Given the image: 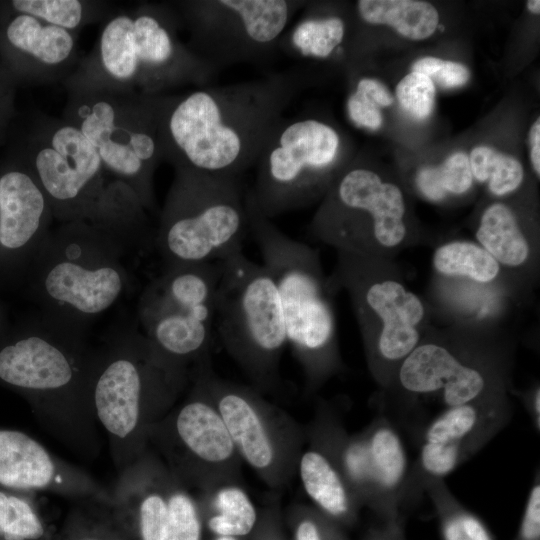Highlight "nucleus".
<instances>
[{"mask_svg":"<svg viewBox=\"0 0 540 540\" xmlns=\"http://www.w3.org/2000/svg\"><path fill=\"white\" fill-rule=\"evenodd\" d=\"M328 285L330 290L336 285L349 290L362 323L377 321L379 327L364 330L368 360L376 379L388 387L400 364L422 342V300L395 279L377 278L367 259L343 253Z\"/></svg>","mask_w":540,"mask_h":540,"instance_id":"dca6fc26","label":"nucleus"},{"mask_svg":"<svg viewBox=\"0 0 540 540\" xmlns=\"http://www.w3.org/2000/svg\"><path fill=\"white\" fill-rule=\"evenodd\" d=\"M96 352L87 327L40 310L0 336V386L20 395L51 436L86 460L101 451L91 401Z\"/></svg>","mask_w":540,"mask_h":540,"instance_id":"f03ea898","label":"nucleus"},{"mask_svg":"<svg viewBox=\"0 0 540 540\" xmlns=\"http://www.w3.org/2000/svg\"><path fill=\"white\" fill-rule=\"evenodd\" d=\"M297 466L305 492L329 515L344 517L359 503L335 462L316 443L299 456Z\"/></svg>","mask_w":540,"mask_h":540,"instance_id":"393cba45","label":"nucleus"},{"mask_svg":"<svg viewBox=\"0 0 540 540\" xmlns=\"http://www.w3.org/2000/svg\"><path fill=\"white\" fill-rule=\"evenodd\" d=\"M506 376V363L498 354L422 341L388 385L395 387L398 397L394 418L417 440L430 420V407H439L440 412L507 399Z\"/></svg>","mask_w":540,"mask_h":540,"instance_id":"9b49d317","label":"nucleus"},{"mask_svg":"<svg viewBox=\"0 0 540 540\" xmlns=\"http://www.w3.org/2000/svg\"><path fill=\"white\" fill-rule=\"evenodd\" d=\"M343 150L339 132L328 122L284 116L257 158L255 183L247 195L269 219L305 207L335 181Z\"/></svg>","mask_w":540,"mask_h":540,"instance_id":"f8f14e48","label":"nucleus"},{"mask_svg":"<svg viewBox=\"0 0 540 540\" xmlns=\"http://www.w3.org/2000/svg\"><path fill=\"white\" fill-rule=\"evenodd\" d=\"M507 399L446 408L422 429L418 455L410 465L404 503L415 502L427 482L443 479L476 454L509 422Z\"/></svg>","mask_w":540,"mask_h":540,"instance_id":"aec40b11","label":"nucleus"},{"mask_svg":"<svg viewBox=\"0 0 540 540\" xmlns=\"http://www.w3.org/2000/svg\"><path fill=\"white\" fill-rule=\"evenodd\" d=\"M527 8L533 14L540 13V1L539 0H529L527 1Z\"/></svg>","mask_w":540,"mask_h":540,"instance_id":"09e8293b","label":"nucleus"},{"mask_svg":"<svg viewBox=\"0 0 540 540\" xmlns=\"http://www.w3.org/2000/svg\"><path fill=\"white\" fill-rule=\"evenodd\" d=\"M438 168L442 186L447 193L464 194L471 188L473 176L467 154L453 153Z\"/></svg>","mask_w":540,"mask_h":540,"instance_id":"4c0bfd02","label":"nucleus"},{"mask_svg":"<svg viewBox=\"0 0 540 540\" xmlns=\"http://www.w3.org/2000/svg\"><path fill=\"white\" fill-rule=\"evenodd\" d=\"M355 91L367 97L379 108L382 106H389L394 101V98L387 87L373 78H361L356 84Z\"/></svg>","mask_w":540,"mask_h":540,"instance_id":"79ce46f5","label":"nucleus"},{"mask_svg":"<svg viewBox=\"0 0 540 540\" xmlns=\"http://www.w3.org/2000/svg\"><path fill=\"white\" fill-rule=\"evenodd\" d=\"M475 236L501 267L519 269L530 261L532 244L512 209L504 203H493L484 210Z\"/></svg>","mask_w":540,"mask_h":540,"instance_id":"bb28decb","label":"nucleus"},{"mask_svg":"<svg viewBox=\"0 0 540 540\" xmlns=\"http://www.w3.org/2000/svg\"><path fill=\"white\" fill-rule=\"evenodd\" d=\"M249 231L280 298L287 343L317 387L340 367L334 311L318 254L284 234L246 195Z\"/></svg>","mask_w":540,"mask_h":540,"instance_id":"0eeeda50","label":"nucleus"},{"mask_svg":"<svg viewBox=\"0 0 540 540\" xmlns=\"http://www.w3.org/2000/svg\"><path fill=\"white\" fill-rule=\"evenodd\" d=\"M357 12L368 24H385L412 40L430 37L436 30L439 15L436 8L417 0H360Z\"/></svg>","mask_w":540,"mask_h":540,"instance_id":"c85d7f7f","label":"nucleus"},{"mask_svg":"<svg viewBox=\"0 0 540 540\" xmlns=\"http://www.w3.org/2000/svg\"><path fill=\"white\" fill-rule=\"evenodd\" d=\"M214 328L220 342L260 389L278 381V367L287 344L275 282L262 264L242 249L219 260Z\"/></svg>","mask_w":540,"mask_h":540,"instance_id":"1a4fd4ad","label":"nucleus"},{"mask_svg":"<svg viewBox=\"0 0 540 540\" xmlns=\"http://www.w3.org/2000/svg\"><path fill=\"white\" fill-rule=\"evenodd\" d=\"M469 157L472 176L479 182H488L496 196L515 191L523 181V167L514 157L487 147H475Z\"/></svg>","mask_w":540,"mask_h":540,"instance_id":"c9c22d12","label":"nucleus"},{"mask_svg":"<svg viewBox=\"0 0 540 540\" xmlns=\"http://www.w3.org/2000/svg\"><path fill=\"white\" fill-rule=\"evenodd\" d=\"M434 269L442 276L466 278L479 284L497 279L501 266L477 242L455 240L440 245L433 254Z\"/></svg>","mask_w":540,"mask_h":540,"instance_id":"2f4dec72","label":"nucleus"},{"mask_svg":"<svg viewBox=\"0 0 540 540\" xmlns=\"http://www.w3.org/2000/svg\"><path fill=\"white\" fill-rule=\"evenodd\" d=\"M524 405L528 411L534 429L540 431V388L535 385L524 397Z\"/></svg>","mask_w":540,"mask_h":540,"instance_id":"c03bdc74","label":"nucleus"},{"mask_svg":"<svg viewBox=\"0 0 540 540\" xmlns=\"http://www.w3.org/2000/svg\"><path fill=\"white\" fill-rule=\"evenodd\" d=\"M347 112L350 120L359 127L376 130L383 122L380 108L355 90L348 97Z\"/></svg>","mask_w":540,"mask_h":540,"instance_id":"58836bf2","label":"nucleus"},{"mask_svg":"<svg viewBox=\"0 0 540 540\" xmlns=\"http://www.w3.org/2000/svg\"><path fill=\"white\" fill-rule=\"evenodd\" d=\"M6 4L16 12L76 33L88 25L103 23L117 9L112 2L95 0H12Z\"/></svg>","mask_w":540,"mask_h":540,"instance_id":"7c9ffc66","label":"nucleus"},{"mask_svg":"<svg viewBox=\"0 0 540 540\" xmlns=\"http://www.w3.org/2000/svg\"><path fill=\"white\" fill-rule=\"evenodd\" d=\"M36 495L0 487V540H54L58 528Z\"/></svg>","mask_w":540,"mask_h":540,"instance_id":"c756f323","label":"nucleus"},{"mask_svg":"<svg viewBox=\"0 0 540 540\" xmlns=\"http://www.w3.org/2000/svg\"><path fill=\"white\" fill-rule=\"evenodd\" d=\"M204 490L215 512L208 521L214 533L235 538L252 530L256 510L243 488L232 482H223Z\"/></svg>","mask_w":540,"mask_h":540,"instance_id":"72a5a7b5","label":"nucleus"},{"mask_svg":"<svg viewBox=\"0 0 540 540\" xmlns=\"http://www.w3.org/2000/svg\"><path fill=\"white\" fill-rule=\"evenodd\" d=\"M62 118L92 144L107 171L157 212L154 174L163 162L154 96L68 93Z\"/></svg>","mask_w":540,"mask_h":540,"instance_id":"9d476101","label":"nucleus"},{"mask_svg":"<svg viewBox=\"0 0 540 540\" xmlns=\"http://www.w3.org/2000/svg\"><path fill=\"white\" fill-rule=\"evenodd\" d=\"M187 46L216 69L262 63L278 50L286 28L305 5L296 0H180L170 2Z\"/></svg>","mask_w":540,"mask_h":540,"instance_id":"4468645a","label":"nucleus"},{"mask_svg":"<svg viewBox=\"0 0 540 540\" xmlns=\"http://www.w3.org/2000/svg\"><path fill=\"white\" fill-rule=\"evenodd\" d=\"M223 419L236 451L271 485L286 479L295 455L289 428L255 391L215 378L209 364L196 369Z\"/></svg>","mask_w":540,"mask_h":540,"instance_id":"6ab92c4d","label":"nucleus"},{"mask_svg":"<svg viewBox=\"0 0 540 540\" xmlns=\"http://www.w3.org/2000/svg\"><path fill=\"white\" fill-rule=\"evenodd\" d=\"M191 383L183 402L151 428L148 440L186 486L207 489L231 482L240 457L196 369Z\"/></svg>","mask_w":540,"mask_h":540,"instance_id":"f3484780","label":"nucleus"},{"mask_svg":"<svg viewBox=\"0 0 540 540\" xmlns=\"http://www.w3.org/2000/svg\"><path fill=\"white\" fill-rule=\"evenodd\" d=\"M174 171L153 233L164 267L217 262L242 249L249 218L240 177Z\"/></svg>","mask_w":540,"mask_h":540,"instance_id":"6e6552de","label":"nucleus"},{"mask_svg":"<svg viewBox=\"0 0 540 540\" xmlns=\"http://www.w3.org/2000/svg\"><path fill=\"white\" fill-rule=\"evenodd\" d=\"M19 156L45 193L54 220L92 225L128 252L152 243L148 212L137 195L107 171L92 144L63 118L36 116Z\"/></svg>","mask_w":540,"mask_h":540,"instance_id":"20e7f679","label":"nucleus"},{"mask_svg":"<svg viewBox=\"0 0 540 540\" xmlns=\"http://www.w3.org/2000/svg\"><path fill=\"white\" fill-rule=\"evenodd\" d=\"M301 86L296 72L154 96L163 161L237 176L253 166Z\"/></svg>","mask_w":540,"mask_h":540,"instance_id":"f257e3e1","label":"nucleus"},{"mask_svg":"<svg viewBox=\"0 0 540 540\" xmlns=\"http://www.w3.org/2000/svg\"><path fill=\"white\" fill-rule=\"evenodd\" d=\"M470 78V72L466 66L454 61L442 60L436 73L431 78L444 88H456L463 86Z\"/></svg>","mask_w":540,"mask_h":540,"instance_id":"ea45409f","label":"nucleus"},{"mask_svg":"<svg viewBox=\"0 0 540 540\" xmlns=\"http://www.w3.org/2000/svg\"><path fill=\"white\" fill-rule=\"evenodd\" d=\"M366 440L373 495L371 504L394 514L404 502L410 464L396 425L385 415L377 417L363 432Z\"/></svg>","mask_w":540,"mask_h":540,"instance_id":"b1692460","label":"nucleus"},{"mask_svg":"<svg viewBox=\"0 0 540 540\" xmlns=\"http://www.w3.org/2000/svg\"><path fill=\"white\" fill-rule=\"evenodd\" d=\"M216 540H236L234 537H226V536H220Z\"/></svg>","mask_w":540,"mask_h":540,"instance_id":"8fccbe9b","label":"nucleus"},{"mask_svg":"<svg viewBox=\"0 0 540 540\" xmlns=\"http://www.w3.org/2000/svg\"><path fill=\"white\" fill-rule=\"evenodd\" d=\"M530 159L537 176L540 175V118L534 122L529 133Z\"/></svg>","mask_w":540,"mask_h":540,"instance_id":"a18cd8bd","label":"nucleus"},{"mask_svg":"<svg viewBox=\"0 0 540 540\" xmlns=\"http://www.w3.org/2000/svg\"><path fill=\"white\" fill-rule=\"evenodd\" d=\"M54 217L45 193L17 156L0 165V286L24 285Z\"/></svg>","mask_w":540,"mask_h":540,"instance_id":"412c9836","label":"nucleus"},{"mask_svg":"<svg viewBox=\"0 0 540 540\" xmlns=\"http://www.w3.org/2000/svg\"><path fill=\"white\" fill-rule=\"evenodd\" d=\"M0 55L14 82L33 85L63 82L78 61L79 33L57 27L2 4Z\"/></svg>","mask_w":540,"mask_h":540,"instance_id":"4be33fe9","label":"nucleus"},{"mask_svg":"<svg viewBox=\"0 0 540 540\" xmlns=\"http://www.w3.org/2000/svg\"><path fill=\"white\" fill-rule=\"evenodd\" d=\"M54 540H131L115 519L109 502L75 501Z\"/></svg>","mask_w":540,"mask_h":540,"instance_id":"473e14b6","label":"nucleus"},{"mask_svg":"<svg viewBox=\"0 0 540 540\" xmlns=\"http://www.w3.org/2000/svg\"><path fill=\"white\" fill-rule=\"evenodd\" d=\"M109 489L111 511L131 540H200L198 503L149 448Z\"/></svg>","mask_w":540,"mask_h":540,"instance_id":"a211bd4d","label":"nucleus"},{"mask_svg":"<svg viewBox=\"0 0 540 540\" xmlns=\"http://www.w3.org/2000/svg\"><path fill=\"white\" fill-rule=\"evenodd\" d=\"M425 493L441 516L445 540H491L487 528L457 501L443 479L427 482Z\"/></svg>","mask_w":540,"mask_h":540,"instance_id":"f704fd0d","label":"nucleus"},{"mask_svg":"<svg viewBox=\"0 0 540 540\" xmlns=\"http://www.w3.org/2000/svg\"><path fill=\"white\" fill-rule=\"evenodd\" d=\"M14 83L9 73L0 67V133L12 115Z\"/></svg>","mask_w":540,"mask_h":540,"instance_id":"37998d69","label":"nucleus"},{"mask_svg":"<svg viewBox=\"0 0 540 540\" xmlns=\"http://www.w3.org/2000/svg\"><path fill=\"white\" fill-rule=\"evenodd\" d=\"M7 315L4 309L3 304L0 301V336L7 331L9 328Z\"/></svg>","mask_w":540,"mask_h":540,"instance_id":"de8ad7c7","label":"nucleus"},{"mask_svg":"<svg viewBox=\"0 0 540 540\" xmlns=\"http://www.w3.org/2000/svg\"><path fill=\"white\" fill-rule=\"evenodd\" d=\"M346 25L337 15H320L309 7L302 17L283 34L279 50L302 60H324L341 52Z\"/></svg>","mask_w":540,"mask_h":540,"instance_id":"cd10ccee","label":"nucleus"},{"mask_svg":"<svg viewBox=\"0 0 540 540\" xmlns=\"http://www.w3.org/2000/svg\"><path fill=\"white\" fill-rule=\"evenodd\" d=\"M315 443L335 462L358 501L371 504L373 487L364 433L348 436L325 416L316 426Z\"/></svg>","mask_w":540,"mask_h":540,"instance_id":"a878e982","label":"nucleus"},{"mask_svg":"<svg viewBox=\"0 0 540 540\" xmlns=\"http://www.w3.org/2000/svg\"><path fill=\"white\" fill-rule=\"evenodd\" d=\"M416 185L420 192L432 201L442 200L447 192L442 186L439 168L426 166L419 170Z\"/></svg>","mask_w":540,"mask_h":540,"instance_id":"a19ab883","label":"nucleus"},{"mask_svg":"<svg viewBox=\"0 0 540 540\" xmlns=\"http://www.w3.org/2000/svg\"><path fill=\"white\" fill-rule=\"evenodd\" d=\"M0 487L70 500L110 501V489L27 433L0 427Z\"/></svg>","mask_w":540,"mask_h":540,"instance_id":"5701e85b","label":"nucleus"},{"mask_svg":"<svg viewBox=\"0 0 540 540\" xmlns=\"http://www.w3.org/2000/svg\"><path fill=\"white\" fill-rule=\"evenodd\" d=\"M296 540H322L318 526L312 520H303L297 527Z\"/></svg>","mask_w":540,"mask_h":540,"instance_id":"49530a36","label":"nucleus"},{"mask_svg":"<svg viewBox=\"0 0 540 540\" xmlns=\"http://www.w3.org/2000/svg\"><path fill=\"white\" fill-rule=\"evenodd\" d=\"M126 253L92 225L60 223L43 242L25 291L40 311L88 328L130 289Z\"/></svg>","mask_w":540,"mask_h":540,"instance_id":"423d86ee","label":"nucleus"},{"mask_svg":"<svg viewBox=\"0 0 540 540\" xmlns=\"http://www.w3.org/2000/svg\"><path fill=\"white\" fill-rule=\"evenodd\" d=\"M193 370L160 351L134 325L97 346L91 401L118 472L149 448V432L191 383Z\"/></svg>","mask_w":540,"mask_h":540,"instance_id":"39448f33","label":"nucleus"},{"mask_svg":"<svg viewBox=\"0 0 540 540\" xmlns=\"http://www.w3.org/2000/svg\"><path fill=\"white\" fill-rule=\"evenodd\" d=\"M405 213L398 186L371 169L354 166L332 183L311 230L339 253L375 259L405 241Z\"/></svg>","mask_w":540,"mask_h":540,"instance_id":"2eb2a0df","label":"nucleus"},{"mask_svg":"<svg viewBox=\"0 0 540 540\" xmlns=\"http://www.w3.org/2000/svg\"><path fill=\"white\" fill-rule=\"evenodd\" d=\"M401 107L412 117L423 120L430 116L434 106L435 86L428 76L411 72L396 87Z\"/></svg>","mask_w":540,"mask_h":540,"instance_id":"e433bc0d","label":"nucleus"},{"mask_svg":"<svg viewBox=\"0 0 540 540\" xmlns=\"http://www.w3.org/2000/svg\"><path fill=\"white\" fill-rule=\"evenodd\" d=\"M170 2H140L117 8L102 23L91 51L62 85L68 93L105 91L158 96L184 87L210 85L219 70L180 39Z\"/></svg>","mask_w":540,"mask_h":540,"instance_id":"7ed1b4c3","label":"nucleus"},{"mask_svg":"<svg viewBox=\"0 0 540 540\" xmlns=\"http://www.w3.org/2000/svg\"><path fill=\"white\" fill-rule=\"evenodd\" d=\"M220 278L219 262L164 267L142 291V334L172 361L195 369L208 363Z\"/></svg>","mask_w":540,"mask_h":540,"instance_id":"ddd939ff","label":"nucleus"}]
</instances>
